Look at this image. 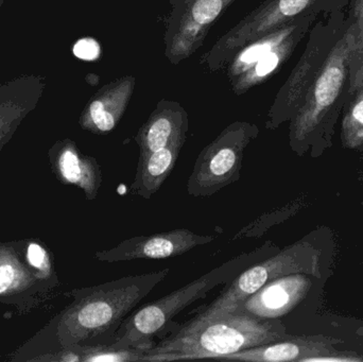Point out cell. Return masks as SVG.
<instances>
[{"label": "cell", "instance_id": "cell-25", "mask_svg": "<svg viewBox=\"0 0 363 362\" xmlns=\"http://www.w3.org/2000/svg\"><path fill=\"white\" fill-rule=\"evenodd\" d=\"M4 0H0V9H1L2 4H4Z\"/></svg>", "mask_w": 363, "mask_h": 362}, {"label": "cell", "instance_id": "cell-4", "mask_svg": "<svg viewBox=\"0 0 363 362\" xmlns=\"http://www.w3.org/2000/svg\"><path fill=\"white\" fill-rule=\"evenodd\" d=\"M279 251L272 242H264L259 248L239 254L174 293L143 306L123 320L115 334L114 341L108 346L145 352L150 350L155 344L153 338L159 336L162 339L180 327L174 322L177 315L194 302L204 299L216 287L230 282L250 266L272 256Z\"/></svg>", "mask_w": 363, "mask_h": 362}, {"label": "cell", "instance_id": "cell-12", "mask_svg": "<svg viewBox=\"0 0 363 362\" xmlns=\"http://www.w3.org/2000/svg\"><path fill=\"white\" fill-rule=\"evenodd\" d=\"M337 341L322 337H289L264 346L245 349L217 361L249 362L281 361H359L355 357H341L334 344Z\"/></svg>", "mask_w": 363, "mask_h": 362}, {"label": "cell", "instance_id": "cell-2", "mask_svg": "<svg viewBox=\"0 0 363 362\" xmlns=\"http://www.w3.org/2000/svg\"><path fill=\"white\" fill-rule=\"evenodd\" d=\"M289 337L279 319H264L236 310L194 324L180 325L145 352L142 361L218 359L245 349Z\"/></svg>", "mask_w": 363, "mask_h": 362}, {"label": "cell", "instance_id": "cell-14", "mask_svg": "<svg viewBox=\"0 0 363 362\" xmlns=\"http://www.w3.org/2000/svg\"><path fill=\"white\" fill-rule=\"evenodd\" d=\"M313 278L308 274L296 273L271 281L247 298L236 310L259 318L279 319L306 298L313 288Z\"/></svg>", "mask_w": 363, "mask_h": 362}, {"label": "cell", "instance_id": "cell-7", "mask_svg": "<svg viewBox=\"0 0 363 362\" xmlns=\"http://www.w3.org/2000/svg\"><path fill=\"white\" fill-rule=\"evenodd\" d=\"M341 0H266L243 17L235 27L221 36L208 52L201 57L200 64L209 72L225 67L230 57L253 40L286 23L311 13L332 11Z\"/></svg>", "mask_w": 363, "mask_h": 362}, {"label": "cell", "instance_id": "cell-17", "mask_svg": "<svg viewBox=\"0 0 363 362\" xmlns=\"http://www.w3.org/2000/svg\"><path fill=\"white\" fill-rule=\"evenodd\" d=\"M189 130L188 115L179 102L162 100L136 134L140 155L148 154L186 137Z\"/></svg>", "mask_w": 363, "mask_h": 362}, {"label": "cell", "instance_id": "cell-8", "mask_svg": "<svg viewBox=\"0 0 363 362\" xmlns=\"http://www.w3.org/2000/svg\"><path fill=\"white\" fill-rule=\"evenodd\" d=\"M259 129L247 121L228 125L196 157L187 181L191 197H211L241 178L245 151L257 138Z\"/></svg>", "mask_w": 363, "mask_h": 362}, {"label": "cell", "instance_id": "cell-6", "mask_svg": "<svg viewBox=\"0 0 363 362\" xmlns=\"http://www.w3.org/2000/svg\"><path fill=\"white\" fill-rule=\"evenodd\" d=\"M350 0H341L336 8L322 13L321 19L311 28L302 57L287 81L277 93L267 115L266 129L275 130L290 121L302 106L307 91L325 65L335 45L349 27Z\"/></svg>", "mask_w": 363, "mask_h": 362}, {"label": "cell", "instance_id": "cell-13", "mask_svg": "<svg viewBox=\"0 0 363 362\" xmlns=\"http://www.w3.org/2000/svg\"><path fill=\"white\" fill-rule=\"evenodd\" d=\"M51 170L57 181L64 185L78 187L87 201L98 197L104 176L95 157L81 152L74 140H57L48 151Z\"/></svg>", "mask_w": 363, "mask_h": 362}, {"label": "cell", "instance_id": "cell-9", "mask_svg": "<svg viewBox=\"0 0 363 362\" xmlns=\"http://www.w3.org/2000/svg\"><path fill=\"white\" fill-rule=\"evenodd\" d=\"M236 0H170L164 34L165 57L178 65L204 43L211 26Z\"/></svg>", "mask_w": 363, "mask_h": 362}, {"label": "cell", "instance_id": "cell-3", "mask_svg": "<svg viewBox=\"0 0 363 362\" xmlns=\"http://www.w3.org/2000/svg\"><path fill=\"white\" fill-rule=\"evenodd\" d=\"M355 32L351 18L302 106L290 119L289 146L298 157L309 152L317 159L333 146L335 130L351 89L350 59Z\"/></svg>", "mask_w": 363, "mask_h": 362}, {"label": "cell", "instance_id": "cell-5", "mask_svg": "<svg viewBox=\"0 0 363 362\" xmlns=\"http://www.w3.org/2000/svg\"><path fill=\"white\" fill-rule=\"evenodd\" d=\"M325 246L318 242L317 236L308 235L296 244L286 247L272 256L250 266L230 281L225 290L186 323L204 322L234 312L247 298L262 287L283 276L304 273L322 280L330 261L326 259Z\"/></svg>", "mask_w": 363, "mask_h": 362}, {"label": "cell", "instance_id": "cell-11", "mask_svg": "<svg viewBox=\"0 0 363 362\" xmlns=\"http://www.w3.org/2000/svg\"><path fill=\"white\" fill-rule=\"evenodd\" d=\"M51 289L28 265L19 242L0 244V302L29 310Z\"/></svg>", "mask_w": 363, "mask_h": 362}, {"label": "cell", "instance_id": "cell-16", "mask_svg": "<svg viewBox=\"0 0 363 362\" xmlns=\"http://www.w3.org/2000/svg\"><path fill=\"white\" fill-rule=\"evenodd\" d=\"M135 87L134 77H123L104 85L87 102L79 119L85 131L106 135L118 125Z\"/></svg>", "mask_w": 363, "mask_h": 362}, {"label": "cell", "instance_id": "cell-19", "mask_svg": "<svg viewBox=\"0 0 363 362\" xmlns=\"http://www.w3.org/2000/svg\"><path fill=\"white\" fill-rule=\"evenodd\" d=\"M340 136L343 148L363 152V86L347 98L342 111Z\"/></svg>", "mask_w": 363, "mask_h": 362}, {"label": "cell", "instance_id": "cell-21", "mask_svg": "<svg viewBox=\"0 0 363 362\" xmlns=\"http://www.w3.org/2000/svg\"><path fill=\"white\" fill-rule=\"evenodd\" d=\"M82 362H138L145 355V351L112 346L82 344Z\"/></svg>", "mask_w": 363, "mask_h": 362}, {"label": "cell", "instance_id": "cell-23", "mask_svg": "<svg viewBox=\"0 0 363 362\" xmlns=\"http://www.w3.org/2000/svg\"><path fill=\"white\" fill-rule=\"evenodd\" d=\"M74 53L86 61H94L99 57L100 47L93 38H83L74 45Z\"/></svg>", "mask_w": 363, "mask_h": 362}, {"label": "cell", "instance_id": "cell-1", "mask_svg": "<svg viewBox=\"0 0 363 362\" xmlns=\"http://www.w3.org/2000/svg\"><path fill=\"white\" fill-rule=\"evenodd\" d=\"M170 268L130 276L67 293L74 301L52 321L59 349L74 344L108 346L128 315L161 284Z\"/></svg>", "mask_w": 363, "mask_h": 362}, {"label": "cell", "instance_id": "cell-24", "mask_svg": "<svg viewBox=\"0 0 363 362\" xmlns=\"http://www.w3.org/2000/svg\"><path fill=\"white\" fill-rule=\"evenodd\" d=\"M349 15L356 28L363 26V0H350Z\"/></svg>", "mask_w": 363, "mask_h": 362}, {"label": "cell", "instance_id": "cell-15", "mask_svg": "<svg viewBox=\"0 0 363 362\" xmlns=\"http://www.w3.org/2000/svg\"><path fill=\"white\" fill-rule=\"evenodd\" d=\"M45 80L36 74L17 77L0 85V152L42 99Z\"/></svg>", "mask_w": 363, "mask_h": 362}, {"label": "cell", "instance_id": "cell-10", "mask_svg": "<svg viewBox=\"0 0 363 362\" xmlns=\"http://www.w3.org/2000/svg\"><path fill=\"white\" fill-rule=\"evenodd\" d=\"M216 236L201 235L188 229H176L152 235L134 236L119 242L114 248L99 251L94 259L102 263L166 259L189 252L199 246L211 244Z\"/></svg>", "mask_w": 363, "mask_h": 362}, {"label": "cell", "instance_id": "cell-20", "mask_svg": "<svg viewBox=\"0 0 363 362\" xmlns=\"http://www.w3.org/2000/svg\"><path fill=\"white\" fill-rule=\"evenodd\" d=\"M21 244L28 265L35 272L38 278L51 290L59 286L60 281L55 272L52 253L44 242L38 239H26L21 240Z\"/></svg>", "mask_w": 363, "mask_h": 362}, {"label": "cell", "instance_id": "cell-22", "mask_svg": "<svg viewBox=\"0 0 363 362\" xmlns=\"http://www.w3.org/2000/svg\"><path fill=\"white\" fill-rule=\"evenodd\" d=\"M355 44L350 59V77H351L350 94L354 93L363 86V26L359 28L355 27Z\"/></svg>", "mask_w": 363, "mask_h": 362}, {"label": "cell", "instance_id": "cell-18", "mask_svg": "<svg viewBox=\"0 0 363 362\" xmlns=\"http://www.w3.org/2000/svg\"><path fill=\"white\" fill-rule=\"evenodd\" d=\"M185 140L186 137L179 138L165 148L140 155L130 193L146 200L151 199L174 171Z\"/></svg>", "mask_w": 363, "mask_h": 362}]
</instances>
